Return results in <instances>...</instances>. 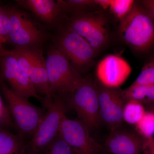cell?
Returning <instances> with one entry per match:
<instances>
[{
	"label": "cell",
	"mask_w": 154,
	"mask_h": 154,
	"mask_svg": "<svg viewBox=\"0 0 154 154\" xmlns=\"http://www.w3.org/2000/svg\"><path fill=\"white\" fill-rule=\"evenodd\" d=\"M68 102L74 109L80 121L91 131L102 124L97 82L91 77L84 78L79 85L69 94Z\"/></svg>",
	"instance_id": "7"
},
{
	"label": "cell",
	"mask_w": 154,
	"mask_h": 154,
	"mask_svg": "<svg viewBox=\"0 0 154 154\" xmlns=\"http://www.w3.org/2000/svg\"><path fill=\"white\" fill-rule=\"evenodd\" d=\"M39 154H75L58 134L49 145Z\"/></svg>",
	"instance_id": "22"
},
{
	"label": "cell",
	"mask_w": 154,
	"mask_h": 154,
	"mask_svg": "<svg viewBox=\"0 0 154 154\" xmlns=\"http://www.w3.org/2000/svg\"><path fill=\"white\" fill-rule=\"evenodd\" d=\"M119 22V35L131 48L142 52L152 47L154 20L141 4L135 2L129 14Z\"/></svg>",
	"instance_id": "1"
},
{
	"label": "cell",
	"mask_w": 154,
	"mask_h": 154,
	"mask_svg": "<svg viewBox=\"0 0 154 154\" xmlns=\"http://www.w3.org/2000/svg\"><path fill=\"white\" fill-rule=\"evenodd\" d=\"M135 2L133 0H110L109 9L114 17L120 21L129 14Z\"/></svg>",
	"instance_id": "20"
},
{
	"label": "cell",
	"mask_w": 154,
	"mask_h": 154,
	"mask_svg": "<svg viewBox=\"0 0 154 154\" xmlns=\"http://www.w3.org/2000/svg\"><path fill=\"white\" fill-rule=\"evenodd\" d=\"M10 23L8 12L0 11V53L3 51V45L9 40Z\"/></svg>",
	"instance_id": "24"
},
{
	"label": "cell",
	"mask_w": 154,
	"mask_h": 154,
	"mask_svg": "<svg viewBox=\"0 0 154 154\" xmlns=\"http://www.w3.org/2000/svg\"><path fill=\"white\" fill-rule=\"evenodd\" d=\"M126 102L134 100L140 102L144 106L154 104V85H131L122 91Z\"/></svg>",
	"instance_id": "17"
},
{
	"label": "cell",
	"mask_w": 154,
	"mask_h": 154,
	"mask_svg": "<svg viewBox=\"0 0 154 154\" xmlns=\"http://www.w3.org/2000/svg\"><path fill=\"white\" fill-rule=\"evenodd\" d=\"M146 112L145 106L140 102L129 100L127 101L123 110V120L128 124H137Z\"/></svg>",
	"instance_id": "18"
},
{
	"label": "cell",
	"mask_w": 154,
	"mask_h": 154,
	"mask_svg": "<svg viewBox=\"0 0 154 154\" xmlns=\"http://www.w3.org/2000/svg\"><path fill=\"white\" fill-rule=\"evenodd\" d=\"M131 85H154V58L146 63L139 75Z\"/></svg>",
	"instance_id": "21"
},
{
	"label": "cell",
	"mask_w": 154,
	"mask_h": 154,
	"mask_svg": "<svg viewBox=\"0 0 154 154\" xmlns=\"http://www.w3.org/2000/svg\"><path fill=\"white\" fill-rule=\"evenodd\" d=\"M90 131L79 119L65 116L62 121L59 134L75 154H103L107 151L91 137Z\"/></svg>",
	"instance_id": "9"
},
{
	"label": "cell",
	"mask_w": 154,
	"mask_h": 154,
	"mask_svg": "<svg viewBox=\"0 0 154 154\" xmlns=\"http://www.w3.org/2000/svg\"><path fill=\"white\" fill-rule=\"evenodd\" d=\"M45 60L50 93L52 98L71 93L84 79L56 47L49 50Z\"/></svg>",
	"instance_id": "4"
},
{
	"label": "cell",
	"mask_w": 154,
	"mask_h": 154,
	"mask_svg": "<svg viewBox=\"0 0 154 154\" xmlns=\"http://www.w3.org/2000/svg\"><path fill=\"white\" fill-rule=\"evenodd\" d=\"M102 124L110 131L123 124V110L126 101L122 91L106 88L97 82Z\"/></svg>",
	"instance_id": "12"
},
{
	"label": "cell",
	"mask_w": 154,
	"mask_h": 154,
	"mask_svg": "<svg viewBox=\"0 0 154 154\" xmlns=\"http://www.w3.org/2000/svg\"><path fill=\"white\" fill-rule=\"evenodd\" d=\"M8 14L10 23L9 40L15 48L37 47L43 34L35 23L17 9H11Z\"/></svg>",
	"instance_id": "11"
},
{
	"label": "cell",
	"mask_w": 154,
	"mask_h": 154,
	"mask_svg": "<svg viewBox=\"0 0 154 154\" xmlns=\"http://www.w3.org/2000/svg\"><path fill=\"white\" fill-rule=\"evenodd\" d=\"M2 79L14 92L28 99L33 98L44 104V100L36 93L28 77L19 67L17 58L10 50L0 53Z\"/></svg>",
	"instance_id": "10"
},
{
	"label": "cell",
	"mask_w": 154,
	"mask_h": 154,
	"mask_svg": "<svg viewBox=\"0 0 154 154\" xmlns=\"http://www.w3.org/2000/svg\"><path fill=\"white\" fill-rule=\"evenodd\" d=\"M143 154H151L149 152V151L148 150L146 149H145L144 150Z\"/></svg>",
	"instance_id": "29"
},
{
	"label": "cell",
	"mask_w": 154,
	"mask_h": 154,
	"mask_svg": "<svg viewBox=\"0 0 154 154\" xmlns=\"http://www.w3.org/2000/svg\"><path fill=\"white\" fill-rule=\"evenodd\" d=\"M132 69L125 60L116 54H109L97 64L96 76L98 82L106 88L119 89L129 78Z\"/></svg>",
	"instance_id": "13"
},
{
	"label": "cell",
	"mask_w": 154,
	"mask_h": 154,
	"mask_svg": "<svg viewBox=\"0 0 154 154\" xmlns=\"http://www.w3.org/2000/svg\"><path fill=\"white\" fill-rule=\"evenodd\" d=\"M146 141L135 130L122 124L110 131L104 147L112 154H142Z\"/></svg>",
	"instance_id": "14"
},
{
	"label": "cell",
	"mask_w": 154,
	"mask_h": 154,
	"mask_svg": "<svg viewBox=\"0 0 154 154\" xmlns=\"http://www.w3.org/2000/svg\"><path fill=\"white\" fill-rule=\"evenodd\" d=\"M0 92L18 134L25 140L27 138L31 139L44 116V111L28 99L13 91L2 79Z\"/></svg>",
	"instance_id": "2"
},
{
	"label": "cell",
	"mask_w": 154,
	"mask_h": 154,
	"mask_svg": "<svg viewBox=\"0 0 154 154\" xmlns=\"http://www.w3.org/2000/svg\"><path fill=\"white\" fill-rule=\"evenodd\" d=\"M96 6L99 7L102 10L109 9L110 0H94Z\"/></svg>",
	"instance_id": "27"
},
{
	"label": "cell",
	"mask_w": 154,
	"mask_h": 154,
	"mask_svg": "<svg viewBox=\"0 0 154 154\" xmlns=\"http://www.w3.org/2000/svg\"><path fill=\"white\" fill-rule=\"evenodd\" d=\"M135 131L146 139L153 137L154 136V113L146 110L143 117L134 125Z\"/></svg>",
	"instance_id": "19"
},
{
	"label": "cell",
	"mask_w": 154,
	"mask_h": 154,
	"mask_svg": "<svg viewBox=\"0 0 154 154\" xmlns=\"http://www.w3.org/2000/svg\"><path fill=\"white\" fill-rule=\"evenodd\" d=\"M146 110L148 111H152V112H154V104L153 105H148V106H146Z\"/></svg>",
	"instance_id": "28"
},
{
	"label": "cell",
	"mask_w": 154,
	"mask_h": 154,
	"mask_svg": "<svg viewBox=\"0 0 154 154\" xmlns=\"http://www.w3.org/2000/svg\"><path fill=\"white\" fill-rule=\"evenodd\" d=\"M80 74L93 64L96 53L90 43L67 27L59 34L56 46Z\"/></svg>",
	"instance_id": "8"
},
{
	"label": "cell",
	"mask_w": 154,
	"mask_h": 154,
	"mask_svg": "<svg viewBox=\"0 0 154 154\" xmlns=\"http://www.w3.org/2000/svg\"><path fill=\"white\" fill-rule=\"evenodd\" d=\"M13 123L9 110L0 92V124L5 126H10Z\"/></svg>",
	"instance_id": "25"
},
{
	"label": "cell",
	"mask_w": 154,
	"mask_h": 154,
	"mask_svg": "<svg viewBox=\"0 0 154 154\" xmlns=\"http://www.w3.org/2000/svg\"><path fill=\"white\" fill-rule=\"evenodd\" d=\"M67 27L86 39L96 54L109 42L108 19L102 10L75 13L70 19Z\"/></svg>",
	"instance_id": "6"
},
{
	"label": "cell",
	"mask_w": 154,
	"mask_h": 154,
	"mask_svg": "<svg viewBox=\"0 0 154 154\" xmlns=\"http://www.w3.org/2000/svg\"><path fill=\"white\" fill-rule=\"evenodd\" d=\"M66 11L76 13L84 12V10L96 6L94 0H68L63 1Z\"/></svg>",
	"instance_id": "23"
},
{
	"label": "cell",
	"mask_w": 154,
	"mask_h": 154,
	"mask_svg": "<svg viewBox=\"0 0 154 154\" xmlns=\"http://www.w3.org/2000/svg\"><path fill=\"white\" fill-rule=\"evenodd\" d=\"M17 2L42 21L50 24L55 22L62 12L66 11L63 1L23 0Z\"/></svg>",
	"instance_id": "15"
},
{
	"label": "cell",
	"mask_w": 154,
	"mask_h": 154,
	"mask_svg": "<svg viewBox=\"0 0 154 154\" xmlns=\"http://www.w3.org/2000/svg\"><path fill=\"white\" fill-rule=\"evenodd\" d=\"M27 143L19 134L0 128V154H24Z\"/></svg>",
	"instance_id": "16"
},
{
	"label": "cell",
	"mask_w": 154,
	"mask_h": 154,
	"mask_svg": "<svg viewBox=\"0 0 154 154\" xmlns=\"http://www.w3.org/2000/svg\"><path fill=\"white\" fill-rule=\"evenodd\" d=\"M28 154L26 153L25 152V154Z\"/></svg>",
	"instance_id": "30"
},
{
	"label": "cell",
	"mask_w": 154,
	"mask_h": 154,
	"mask_svg": "<svg viewBox=\"0 0 154 154\" xmlns=\"http://www.w3.org/2000/svg\"><path fill=\"white\" fill-rule=\"evenodd\" d=\"M17 58L19 67L28 77L36 93L49 107L53 98L50 93L46 60L38 47L15 48L11 50Z\"/></svg>",
	"instance_id": "3"
},
{
	"label": "cell",
	"mask_w": 154,
	"mask_h": 154,
	"mask_svg": "<svg viewBox=\"0 0 154 154\" xmlns=\"http://www.w3.org/2000/svg\"><path fill=\"white\" fill-rule=\"evenodd\" d=\"M66 110L63 96H54L35 133L26 144V153L39 154L54 140L59 134L62 121L66 116Z\"/></svg>",
	"instance_id": "5"
},
{
	"label": "cell",
	"mask_w": 154,
	"mask_h": 154,
	"mask_svg": "<svg viewBox=\"0 0 154 154\" xmlns=\"http://www.w3.org/2000/svg\"><path fill=\"white\" fill-rule=\"evenodd\" d=\"M140 3L148 11L154 20V0H144L140 1Z\"/></svg>",
	"instance_id": "26"
}]
</instances>
